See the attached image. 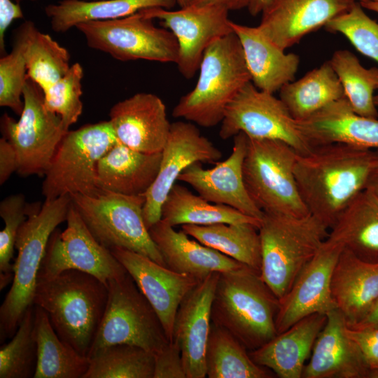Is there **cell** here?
Segmentation results:
<instances>
[{"label":"cell","mask_w":378,"mask_h":378,"mask_svg":"<svg viewBox=\"0 0 378 378\" xmlns=\"http://www.w3.org/2000/svg\"><path fill=\"white\" fill-rule=\"evenodd\" d=\"M375 150L332 143L297 155L294 175L310 214L329 229L352 200L365 189Z\"/></svg>","instance_id":"obj_1"},{"label":"cell","mask_w":378,"mask_h":378,"mask_svg":"<svg viewBox=\"0 0 378 378\" xmlns=\"http://www.w3.org/2000/svg\"><path fill=\"white\" fill-rule=\"evenodd\" d=\"M108 285L97 277L68 270L38 279L34 305L41 307L59 337L88 357L104 314Z\"/></svg>","instance_id":"obj_2"},{"label":"cell","mask_w":378,"mask_h":378,"mask_svg":"<svg viewBox=\"0 0 378 378\" xmlns=\"http://www.w3.org/2000/svg\"><path fill=\"white\" fill-rule=\"evenodd\" d=\"M279 299L261 277L246 265L219 273L211 305V322L225 329L248 351L278 333Z\"/></svg>","instance_id":"obj_3"},{"label":"cell","mask_w":378,"mask_h":378,"mask_svg":"<svg viewBox=\"0 0 378 378\" xmlns=\"http://www.w3.org/2000/svg\"><path fill=\"white\" fill-rule=\"evenodd\" d=\"M194 88L181 97L172 115L203 127L222 122L225 109L251 81L240 41L233 31L210 45L204 53Z\"/></svg>","instance_id":"obj_4"},{"label":"cell","mask_w":378,"mask_h":378,"mask_svg":"<svg viewBox=\"0 0 378 378\" xmlns=\"http://www.w3.org/2000/svg\"><path fill=\"white\" fill-rule=\"evenodd\" d=\"M71 204L69 195L46 200L41 209L28 216L21 225L15 244L18 255L13 264L12 284L0 307L1 342L14 335L26 311L34 304L38 274L49 238L66 220Z\"/></svg>","instance_id":"obj_5"},{"label":"cell","mask_w":378,"mask_h":378,"mask_svg":"<svg viewBox=\"0 0 378 378\" xmlns=\"http://www.w3.org/2000/svg\"><path fill=\"white\" fill-rule=\"evenodd\" d=\"M260 275L281 298L327 239L329 227L312 214L302 217L264 213L259 226Z\"/></svg>","instance_id":"obj_6"},{"label":"cell","mask_w":378,"mask_h":378,"mask_svg":"<svg viewBox=\"0 0 378 378\" xmlns=\"http://www.w3.org/2000/svg\"><path fill=\"white\" fill-rule=\"evenodd\" d=\"M297 155L293 147L282 141L247 136L244 184L253 202L264 213L295 217L309 214L294 175Z\"/></svg>","instance_id":"obj_7"},{"label":"cell","mask_w":378,"mask_h":378,"mask_svg":"<svg viewBox=\"0 0 378 378\" xmlns=\"http://www.w3.org/2000/svg\"><path fill=\"white\" fill-rule=\"evenodd\" d=\"M118 141L109 120L69 130L44 175L41 189L46 200L102 192L97 183V165Z\"/></svg>","instance_id":"obj_8"},{"label":"cell","mask_w":378,"mask_h":378,"mask_svg":"<svg viewBox=\"0 0 378 378\" xmlns=\"http://www.w3.org/2000/svg\"><path fill=\"white\" fill-rule=\"evenodd\" d=\"M106 310L88 354L117 344L140 346L153 354L169 342L150 303L126 272L108 281Z\"/></svg>","instance_id":"obj_9"},{"label":"cell","mask_w":378,"mask_h":378,"mask_svg":"<svg viewBox=\"0 0 378 378\" xmlns=\"http://www.w3.org/2000/svg\"><path fill=\"white\" fill-rule=\"evenodd\" d=\"M87 227L103 246L144 255L166 267L143 218L145 195L103 191L95 196L70 195Z\"/></svg>","instance_id":"obj_10"},{"label":"cell","mask_w":378,"mask_h":378,"mask_svg":"<svg viewBox=\"0 0 378 378\" xmlns=\"http://www.w3.org/2000/svg\"><path fill=\"white\" fill-rule=\"evenodd\" d=\"M22 97L24 108L20 119L16 121L4 113L0 119L1 132L16 150L17 172L22 176H44L69 130L58 114L46 107L43 91L28 77Z\"/></svg>","instance_id":"obj_11"},{"label":"cell","mask_w":378,"mask_h":378,"mask_svg":"<svg viewBox=\"0 0 378 378\" xmlns=\"http://www.w3.org/2000/svg\"><path fill=\"white\" fill-rule=\"evenodd\" d=\"M141 12L124 18L78 24L76 28L92 49L122 61L176 63L178 45L173 33L156 27Z\"/></svg>","instance_id":"obj_12"},{"label":"cell","mask_w":378,"mask_h":378,"mask_svg":"<svg viewBox=\"0 0 378 378\" xmlns=\"http://www.w3.org/2000/svg\"><path fill=\"white\" fill-rule=\"evenodd\" d=\"M240 132L251 139L282 141L298 154L312 148L280 98L258 89L251 81L227 105L219 136L228 139Z\"/></svg>","instance_id":"obj_13"},{"label":"cell","mask_w":378,"mask_h":378,"mask_svg":"<svg viewBox=\"0 0 378 378\" xmlns=\"http://www.w3.org/2000/svg\"><path fill=\"white\" fill-rule=\"evenodd\" d=\"M66 221V228L63 232L56 228L49 238L37 280L76 270L107 284L127 272L111 251L92 236L72 201Z\"/></svg>","instance_id":"obj_14"},{"label":"cell","mask_w":378,"mask_h":378,"mask_svg":"<svg viewBox=\"0 0 378 378\" xmlns=\"http://www.w3.org/2000/svg\"><path fill=\"white\" fill-rule=\"evenodd\" d=\"M145 16L158 19L176 38V64L181 75L191 78L199 70L204 52L215 41L233 32L229 10L214 5H189L178 10L149 8Z\"/></svg>","instance_id":"obj_15"},{"label":"cell","mask_w":378,"mask_h":378,"mask_svg":"<svg viewBox=\"0 0 378 378\" xmlns=\"http://www.w3.org/2000/svg\"><path fill=\"white\" fill-rule=\"evenodd\" d=\"M222 155L192 122H172L158 176L144 195L143 218L148 230L161 220L162 204L183 170L197 162H215Z\"/></svg>","instance_id":"obj_16"},{"label":"cell","mask_w":378,"mask_h":378,"mask_svg":"<svg viewBox=\"0 0 378 378\" xmlns=\"http://www.w3.org/2000/svg\"><path fill=\"white\" fill-rule=\"evenodd\" d=\"M342 249L341 245L326 239L288 291L279 299L276 317L278 334L307 316L327 314L337 308L331 294V278Z\"/></svg>","instance_id":"obj_17"},{"label":"cell","mask_w":378,"mask_h":378,"mask_svg":"<svg viewBox=\"0 0 378 378\" xmlns=\"http://www.w3.org/2000/svg\"><path fill=\"white\" fill-rule=\"evenodd\" d=\"M110 251L155 310L169 340L172 341L174 323L179 305L201 280L174 272L134 251L121 248Z\"/></svg>","instance_id":"obj_18"},{"label":"cell","mask_w":378,"mask_h":378,"mask_svg":"<svg viewBox=\"0 0 378 378\" xmlns=\"http://www.w3.org/2000/svg\"><path fill=\"white\" fill-rule=\"evenodd\" d=\"M230 156L211 169L201 162L191 164L179 175L178 181L190 185L206 200L229 206L248 216L261 220L264 212L251 198L244 184L243 164L246 153L247 136L235 135Z\"/></svg>","instance_id":"obj_19"},{"label":"cell","mask_w":378,"mask_h":378,"mask_svg":"<svg viewBox=\"0 0 378 378\" xmlns=\"http://www.w3.org/2000/svg\"><path fill=\"white\" fill-rule=\"evenodd\" d=\"M356 0H270L262 12L259 29L286 50L307 34L325 27L349 10Z\"/></svg>","instance_id":"obj_20"},{"label":"cell","mask_w":378,"mask_h":378,"mask_svg":"<svg viewBox=\"0 0 378 378\" xmlns=\"http://www.w3.org/2000/svg\"><path fill=\"white\" fill-rule=\"evenodd\" d=\"M219 272L201 280L181 302L172 341L180 348L187 378H204L205 352L211 324V305Z\"/></svg>","instance_id":"obj_21"},{"label":"cell","mask_w":378,"mask_h":378,"mask_svg":"<svg viewBox=\"0 0 378 378\" xmlns=\"http://www.w3.org/2000/svg\"><path fill=\"white\" fill-rule=\"evenodd\" d=\"M109 121L118 142L140 152H162L171 124L166 106L157 95L139 92L115 104Z\"/></svg>","instance_id":"obj_22"},{"label":"cell","mask_w":378,"mask_h":378,"mask_svg":"<svg viewBox=\"0 0 378 378\" xmlns=\"http://www.w3.org/2000/svg\"><path fill=\"white\" fill-rule=\"evenodd\" d=\"M326 316L302 378H373L359 346L347 333L342 312L335 308Z\"/></svg>","instance_id":"obj_23"},{"label":"cell","mask_w":378,"mask_h":378,"mask_svg":"<svg viewBox=\"0 0 378 378\" xmlns=\"http://www.w3.org/2000/svg\"><path fill=\"white\" fill-rule=\"evenodd\" d=\"M297 122L311 147L340 143L378 150V118L357 114L345 97Z\"/></svg>","instance_id":"obj_24"},{"label":"cell","mask_w":378,"mask_h":378,"mask_svg":"<svg viewBox=\"0 0 378 378\" xmlns=\"http://www.w3.org/2000/svg\"><path fill=\"white\" fill-rule=\"evenodd\" d=\"M165 265L178 273L202 280L214 272H225L242 267L239 262L198 241L182 230L176 231L162 220L148 230Z\"/></svg>","instance_id":"obj_25"},{"label":"cell","mask_w":378,"mask_h":378,"mask_svg":"<svg viewBox=\"0 0 378 378\" xmlns=\"http://www.w3.org/2000/svg\"><path fill=\"white\" fill-rule=\"evenodd\" d=\"M331 294L348 327L356 326L378 300V263L343 248L332 271Z\"/></svg>","instance_id":"obj_26"},{"label":"cell","mask_w":378,"mask_h":378,"mask_svg":"<svg viewBox=\"0 0 378 378\" xmlns=\"http://www.w3.org/2000/svg\"><path fill=\"white\" fill-rule=\"evenodd\" d=\"M326 314H313L277 334L262 346L248 351L251 359L280 378H301Z\"/></svg>","instance_id":"obj_27"},{"label":"cell","mask_w":378,"mask_h":378,"mask_svg":"<svg viewBox=\"0 0 378 378\" xmlns=\"http://www.w3.org/2000/svg\"><path fill=\"white\" fill-rule=\"evenodd\" d=\"M244 55L251 82L259 90L274 94L295 79L300 57L286 53L257 27L231 21Z\"/></svg>","instance_id":"obj_28"},{"label":"cell","mask_w":378,"mask_h":378,"mask_svg":"<svg viewBox=\"0 0 378 378\" xmlns=\"http://www.w3.org/2000/svg\"><path fill=\"white\" fill-rule=\"evenodd\" d=\"M162 152L146 153L118 141L97 163V186L102 191L145 195L158 176Z\"/></svg>","instance_id":"obj_29"},{"label":"cell","mask_w":378,"mask_h":378,"mask_svg":"<svg viewBox=\"0 0 378 378\" xmlns=\"http://www.w3.org/2000/svg\"><path fill=\"white\" fill-rule=\"evenodd\" d=\"M327 239L362 260L378 263V196L368 189L359 192L330 228Z\"/></svg>","instance_id":"obj_30"},{"label":"cell","mask_w":378,"mask_h":378,"mask_svg":"<svg viewBox=\"0 0 378 378\" xmlns=\"http://www.w3.org/2000/svg\"><path fill=\"white\" fill-rule=\"evenodd\" d=\"M176 0H62L45 8L52 29L64 33L80 23L129 16L149 8L172 9Z\"/></svg>","instance_id":"obj_31"},{"label":"cell","mask_w":378,"mask_h":378,"mask_svg":"<svg viewBox=\"0 0 378 378\" xmlns=\"http://www.w3.org/2000/svg\"><path fill=\"white\" fill-rule=\"evenodd\" d=\"M343 97L342 85L329 60L279 90L280 99L298 121L308 118Z\"/></svg>","instance_id":"obj_32"},{"label":"cell","mask_w":378,"mask_h":378,"mask_svg":"<svg viewBox=\"0 0 378 378\" xmlns=\"http://www.w3.org/2000/svg\"><path fill=\"white\" fill-rule=\"evenodd\" d=\"M181 228L204 245L260 272L262 246L258 226L251 223L186 224Z\"/></svg>","instance_id":"obj_33"},{"label":"cell","mask_w":378,"mask_h":378,"mask_svg":"<svg viewBox=\"0 0 378 378\" xmlns=\"http://www.w3.org/2000/svg\"><path fill=\"white\" fill-rule=\"evenodd\" d=\"M161 220L173 227L186 224L251 223L259 228L261 222L229 206L210 202L176 183L162 204Z\"/></svg>","instance_id":"obj_34"},{"label":"cell","mask_w":378,"mask_h":378,"mask_svg":"<svg viewBox=\"0 0 378 378\" xmlns=\"http://www.w3.org/2000/svg\"><path fill=\"white\" fill-rule=\"evenodd\" d=\"M34 307L37 365L34 378H83L90 359L63 342L46 312L40 307Z\"/></svg>","instance_id":"obj_35"},{"label":"cell","mask_w":378,"mask_h":378,"mask_svg":"<svg viewBox=\"0 0 378 378\" xmlns=\"http://www.w3.org/2000/svg\"><path fill=\"white\" fill-rule=\"evenodd\" d=\"M209 378H271L274 372L256 364L230 332L211 322L205 352Z\"/></svg>","instance_id":"obj_36"},{"label":"cell","mask_w":378,"mask_h":378,"mask_svg":"<svg viewBox=\"0 0 378 378\" xmlns=\"http://www.w3.org/2000/svg\"><path fill=\"white\" fill-rule=\"evenodd\" d=\"M329 62L353 111L362 116L378 118L374 104V92L378 90V68H365L348 50H336Z\"/></svg>","instance_id":"obj_37"},{"label":"cell","mask_w":378,"mask_h":378,"mask_svg":"<svg viewBox=\"0 0 378 378\" xmlns=\"http://www.w3.org/2000/svg\"><path fill=\"white\" fill-rule=\"evenodd\" d=\"M38 30L25 20L14 31L11 51L0 59V106L20 115L24 108L23 89L27 79L26 52Z\"/></svg>","instance_id":"obj_38"},{"label":"cell","mask_w":378,"mask_h":378,"mask_svg":"<svg viewBox=\"0 0 378 378\" xmlns=\"http://www.w3.org/2000/svg\"><path fill=\"white\" fill-rule=\"evenodd\" d=\"M83 378H153L155 356L135 345L117 344L89 358Z\"/></svg>","instance_id":"obj_39"},{"label":"cell","mask_w":378,"mask_h":378,"mask_svg":"<svg viewBox=\"0 0 378 378\" xmlns=\"http://www.w3.org/2000/svg\"><path fill=\"white\" fill-rule=\"evenodd\" d=\"M35 307L27 309L11 340L0 348V378L34 377L37 365Z\"/></svg>","instance_id":"obj_40"},{"label":"cell","mask_w":378,"mask_h":378,"mask_svg":"<svg viewBox=\"0 0 378 378\" xmlns=\"http://www.w3.org/2000/svg\"><path fill=\"white\" fill-rule=\"evenodd\" d=\"M69 60V52L64 47L38 29L26 52L27 77L44 93L67 73Z\"/></svg>","instance_id":"obj_41"},{"label":"cell","mask_w":378,"mask_h":378,"mask_svg":"<svg viewBox=\"0 0 378 378\" xmlns=\"http://www.w3.org/2000/svg\"><path fill=\"white\" fill-rule=\"evenodd\" d=\"M41 207L39 203L27 204L22 194L11 195L0 203V216L5 226L0 232V289L4 288L13 279V264L16 237L18 230L32 213Z\"/></svg>","instance_id":"obj_42"},{"label":"cell","mask_w":378,"mask_h":378,"mask_svg":"<svg viewBox=\"0 0 378 378\" xmlns=\"http://www.w3.org/2000/svg\"><path fill=\"white\" fill-rule=\"evenodd\" d=\"M325 29L342 34L359 52L378 62V23L366 15L359 2L330 20Z\"/></svg>","instance_id":"obj_43"},{"label":"cell","mask_w":378,"mask_h":378,"mask_svg":"<svg viewBox=\"0 0 378 378\" xmlns=\"http://www.w3.org/2000/svg\"><path fill=\"white\" fill-rule=\"evenodd\" d=\"M83 69L76 62L67 73L44 92L46 107L58 114L66 129L76 123L83 112Z\"/></svg>","instance_id":"obj_44"},{"label":"cell","mask_w":378,"mask_h":378,"mask_svg":"<svg viewBox=\"0 0 378 378\" xmlns=\"http://www.w3.org/2000/svg\"><path fill=\"white\" fill-rule=\"evenodd\" d=\"M153 378H187L181 350L174 341H169L154 354Z\"/></svg>","instance_id":"obj_45"},{"label":"cell","mask_w":378,"mask_h":378,"mask_svg":"<svg viewBox=\"0 0 378 378\" xmlns=\"http://www.w3.org/2000/svg\"><path fill=\"white\" fill-rule=\"evenodd\" d=\"M346 331L359 346L373 378H378V327L364 329L347 327Z\"/></svg>","instance_id":"obj_46"},{"label":"cell","mask_w":378,"mask_h":378,"mask_svg":"<svg viewBox=\"0 0 378 378\" xmlns=\"http://www.w3.org/2000/svg\"><path fill=\"white\" fill-rule=\"evenodd\" d=\"M24 14L20 3L13 0H0V53L6 55L5 33L11 22L16 19H22Z\"/></svg>","instance_id":"obj_47"},{"label":"cell","mask_w":378,"mask_h":378,"mask_svg":"<svg viewBox=\"0 0 378 378\" xmlns=\"http://www.w3.org/2000/svg\"><path fill=\"white\" fill-rule=\"evenodd\" d=\"M19 161L13 146L4 136L0 139V185L18 172Z\"/></svg>","instance_id":"obj_48"},{"label":"cell","mask_w":378,"mask_h":378,"mask_svg":"<svg viewBox=\"0 0 378 378\" xmlns=\"http://www.w3.org/2000/svg\"><path fill=\"white\" fill-rule=\"evenodd\" d=\"M250 0H190V5H214L227 10H237L248 8Z\"/></svg>","instance_id":"obj_49"},{"label":"cell","mask_w":378,"mask_h":378,"mask_svg":"<svg viewBox=\"0 0 378 378\" xmlns=\"http://www.w3.org/2000/svg\"><path fill=\"white\" fill-rule=\"evenodd\" d=\"M378 327V300L365 316L356 326L351 328L355 329L372 328Z\"/></svg>","instance_id":"obj_50"},{"label":"cell","mask_w":378,"mask_h":378,"mask_svg":"<svg viewBox=\"0 0 378 378\" xmlns=\"http://www.w3.org/2000/svg\"><path fill=\"white\" fill-rule=\"evenodd\" d=\"M375 160L368 177L365 189H368L378 196V150H375Z\"/></svg>","instance_id":"obj_51"},{"label":"cell","mask_w":378,"mask_h":378,"mask_svg":"<svg viewBox=\"0 0 378 378\" xmlns=\"http://www.w3.org/2000/svg\"><path fill=\"white\" fill-rule=\"evenodd\" d=\"M270 1V0H250L247 8L249 13L253 16L262 13Z\"/></svg>","instance_id":"obj_52"},{"label":"cell","mask_w":378,"mask_h":378,"mask_svg":"<svg viewBox=\"0 0 378 378\" xmlns=\"http://www.w3.org/2000/svg\"><path fill=\"white\" fill-rule=\"evenodd\" d=\"M364 8L370 10L378 13V3L373 1L359 2Z\"/></svg>","instance_id":"obj_53"},{"label":"cell","mask_w":378,"mask_h":378,"mask_svg":"<svg viewBox=\"0 0 378 378\" xmlns=\"http://www.w3.org/2000/svg\"><path fill=\"white\" fill-rule=\"evenodd\" d=\"M176 4L180 6V8L186 7L190 5V0H176Z\"/></svg>","instance_id":"obj_54"},{"label":"cell","mask_w":378,"mask_h":378,"mask_svg":"<svg viewBox=\"0 0 378 378\" xmlns=\"http://www.w3.org/2000/svg\"><path fill=\"white\" fill-rule=\"evenodd\" d=\"M374 104L378 108V90L374 95Z\"/></svg>","instance_id":"obj_55"},{"label":"cell","mask_w":378,"mask_h":378,"mask_svg":"<svg viewBox=\"0 0 378 378\" xmlns=\"http://www.w3.org/2000/svg\"><path fill=\"white\" fill-rule=\"evenodd\" d=\"M365 1H373L378 3V0H359V2H365Z\"/></svg>","instance_id":"obj_56"},{"label":"cell","mask_w":378,"mask_h":378,"mask_svg":"<svg viewBox=\"0 0 378 378\" xmlns=\"http://www.w3.org/2000/svg\"><path fill=\"white\" fill-rule=\"evenodd\" d=\"M17 3H20L21 1H24V0H13ZM30 1H37V0H30Z\"/></svg>","instance_id":"obj_57"}]
</instances>
